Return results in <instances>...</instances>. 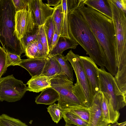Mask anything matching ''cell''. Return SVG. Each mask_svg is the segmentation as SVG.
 <instances>
[{"label": "cell", "mask_w": 126, "mask_h": 126, "mask_svg": "<svg viewBox=\"0 0 126 126\" xmlns=\"http://www.w3.org/2000/svg\"><path fill=\"white\" fill-rule=\"evenodd\" d=\"M78 9L82 15L104 53L105 67L113 76L117 71L114 28L112 19L87 6Z\"/></svg>", "instance_id": "6da1fadb"}, {"label": "cell", "mask_w": 126, "mask_h": 126, "mask_svg": "<svg viewBox=\"0 0 126 126\" xmlns=\"http://www.w3.org/2000/svg\"><path fill=\"white\" fill-rule=\"evenodd\" d=\"M68 30L70 37L83 48L95 63L105 68L106 62L103 50L78 8L68 13Z\"/></svg>", "instance_id": "7a4b0ae2"}, {"label": "cell", "mask_w": 126, "mask_h": 126, "mask_svg": "<svg viewBox=\"0 0 126 126\" xmlns=\"http://www.w3.org/2000/svg\"><path fill=\"white\" fill-rule=\"evenodd\" d=\"M79 56L71 50L65 57L71 63L76 77V83L73 87V92L83 105L88 108L92 105L95 97L80 61Z\"/></svg>", "instance_id": "3957f363"}, {"label": "cell", "mask_w": 126, "mask_h": 126, "mask_svg": "<svg viewBox=\"0 0 126 126\" xmlns=\"http://www.w3.org/2000/svg\"><path fill=\"white\" fill-rule=\"evenodd\" d=\"M114 28L117 72L126 71V14L110 1Z\"/></svg>", "instance_id": "277c9868"}, {"label": "cell", "mask_w": 126, "mask_h": 126, "mask_svg": "<svg viewBox=\"0 0 126 126\" xmlns=\"http://www.w3.org/2000/svg\"><path fill=\"white\" fill-rule=\"evenodd\" d=\"M97 70L100 91L107 94L114 109L119 111L126 105V95L119 89L113 76L105 68Z\"/></svg>", "instance_id": "5b68a950"}, {"label": "cell", "mask_w": 126, "mask_h": 126, "mask_svg": "<svg viewBox=\"0 0 126 126\" xmlns=\"http://www.w3.org/2000/svg\"><path fill=\"white\" fill-rule=\"evenodd\" d=\"M51 81V87L55 89L59 94L58 104L63 110L77 106H84L73 92V82L69 80L65 75L59 74L53 78Z\"/></svg>", "instance_id": "8992f818"}, {"label": "cell", "mask_w": 126, "mask_h": 126, "mask_svg": "<svg viewBox=\"0 0 126 126\" xmlns=\"http://www.w3.org/2000/svg\"><path fill=\"white\" fill-rule=\"evenodd\" d=\"M27 91L23 81L15 78L13 75L2 78L0 80V101L9 102L20 100Z\"/></svg>", "instance_id": "52a82bcc"}, {"label": "cell", "mask_w": 126, "mask_h": 126, "mask_svg": "<svg viewBox=\"0 0 126 126\" xmlns=\"http://www.w3.org/2000/svg\"><path fill=\"white\" fill-rule=\"evenodd\" d=\"M79 58L95 97L100 91L98 67L94 61L90 57L79 56Z\"/></svg>", "instance_id": "ba28073f"}, {"label": "cell", "mask_w": 126, "mask_h": 126, "mask_svg": "<svg viewBox=\"0 0 126 126\" xmlns=\"http://www.w3.org/2000/svg\"><path fill=\"white\" fill-rule=\"evenodd\" d=\"M35 23L31 11L24 8L16 11L15 16V32L17 39L20 41L25 34L28 28Z\"/></svg>", "instance_id": "9c48e42d"}, {"label": "cell", "mask_w": 126, "mask_h": 126, "mask_svg": "<svg viewBox=\"0 0 126 126\" xmlns=\"http://www.w3.org/2000/svg\"><path fill=\"white\" fill-rule=\"evenodd\" d=\"M54 9L55 7H50L42 0H31L28 5V10L32 12L36 23L39 26L43 25L52 16Z\"/></svg>", "instance_id": "30bf717a"}, {"label": "cell", "mask_w": 126, "mask_h": 126, "mask_svg": "<svg viewBox=\"0 0 126 126\" xmlns=\"http://www.w3.org/2000/svg\"><path fill=\"white\" fill-rule=\"evenodd\" d=\"M102 93L100 91L95 97L92 105L88 108L89 119L88 126H107L103 120L101 108Z\"/></svg>", "instance_id": "8fae6325"}, {"label": "cell", "mask_w": 126, "mask_h": 126, "mask_svg": "<svg viewBox=\"0 0 126 126\" xmlns=\"http://www.w3.org/2000/svg\"><path fill=\"white\" fill-rule=\"evenodd\" d=\"M101 92V108L104 121L109 126L110 125V124H116L118 123L117 121L120 117V113L119 111L114 109L111 101L107 94Z\"/></svg>", "instance_id": "7c38bea8"}, {"label": "cell", "mask_w": 126, "mask_h": 126, "mask_svg": "<svg viewBox=\"0 0 126 126\" xmlns=\"http://www.w3.org/2000/svg\"><path fill=\"white\" fill-rule=\"evenodd\" d=\"M46 58H29L22 60L19 66L27 70L32 77L38 76L42 73Z\"/></svg>", "instance_id": "4fadbf2b"}, {"label": "cell", "mask_w": 126, "mask_h": 126, "mask_svg": "<svg viewBox=\"0 0 126 126\" xmlns=\"http://www.w3.org/2000/svg\"><path fill=\"white\" fill-rule=\"evenodd\" d=\"M55 77H48L41 74L32 77L27 83L28 85L27 91L39 93L47 88L51 87V80Z\"/></svg>", "instance_id": "5bb4252c"}, {"label": "cell", "mask_w": 126, "mask_h": 126, "mask_svg": "<svg viewBox=\"0 0 126 126\" xmlns=\"http://www.w3.org/2000/svg\"><path fill=\"white\" fill-rule=\"evenodd\" d=\"M79 44L71 38L60 37L56 45L49 52L47 55L53 56L62 55L63 52L69 48L76 49Z\"/></svg>", "instance_id": "9a60e30c"}, {"label": "cell", "mask_w": 126, "mask_h": 126, "mask_svg": "<svg viewBox=\"0 0 126 126\" xmlns=\"http://www.w3.org/2000/svg\"><path fill=\"white\" fill-rule=\"evenodd\" d=\"M83 3L112 19V10L109 0H86Z\"/></svg>", "instance_id": "2e32d148"}, {"label": "cell", "mask_w": 126, "mask_h": 126, "mask_svg": "<svg viewBox=\"0 0 126 126\" xmlns=\"http://www.w3.org/2000/svg\"><path fill=\"white\" fill-rule=\"evenodd\" d=\"M58 92L51 87L47 88L42 91L35 98V102L37 104L51 105L58 101L59 98Z\"/></svg>", "instance_id": "e0dca14e"}, {"label": "cell", "mask_w": 126, "mask_h": 126, "mask_svg": "<svg viewBox=\"0 0 126 126\" xmlns=\"http://www.w3.org/2000/svg\"><path fill=\"white\" fill-rule=\"evenodd\" d=\"M62 69L57 60L53 56L47 55L41 74L48 77L55 76L61 74Z\"/></svg>", "instance_id": "ac0fdd59"}, {"label": "cell", "mask_w": 126, "mask_h": 126, "mask_svg": "<svg viewBox=\"0 0 126 126\" xmlns=\"http://www.w3.org/2000/svg\"><path fill=\"white\" fill-rule=\"evenodd\" d=\"M55 28L60 37H63V12L62 3L55 7L53 13L51 16Z\"/></svg>", "instance_id": "d6986e66"}, {"label": "cell", "mask_w": 126, "mask_h": 126, "mask_svg": "<svg viewBox=\"0 0 126 126\" xmlns=\"http://www.w3.org/2000/svg\"><path fill=\"white\" fill-rule=\"evenodd\" d=\"M58 61L61 67L62 71L60 74L65 75L70 80L74 81L73 68L63 55H57L53 56Z\"/></svg>", "instance_id": "ffe728a7"}, {"label": "cell", "mask_w": 126, "mask_h": 126, "mask_svg": "<svg viewBox=\"0 0 126 126\" xmlns=\"http://www.w3.org/2000/svg\"><path fill=\"white\" fill-rule=\"evenodd\" d=\"M63 118L65 122V126H88V123L74 113L63 110Z\"/></svg>", "instance_id": "44dd1931"}, {"label": "cell", "mask_w": 126, "mask_h": 126, "mask_svg": "<svg viewBox=\"0 0 126 126\" xmlns=\"http://www.w3.org/2000/svg\"><path fill=\"white\" fill-rule=\"evenodd\" d=\"M39 27L37 25L28 30L20 40L24 51L26 47L29 44L36 39L39 34Z\"/></svg>", "instance_id": "7402d4cb"}, {"label": "cell", "mask_w": 126, "mask_h": 126, "mask_svg": "<svg viewBox=\"0 0 126 126\" xmlns=\"http://www.w3.org/2000/svg\"><path fill=\"white\" fill-rule=\"evenodd\" d=\"M63 110L74 113L84 121L88 122L89 119L88 108L80 105L66 108Z\"/></svg>", "instance_id": "603a6c76"}, {"label": "cell", "mask_w": 126, "mask_h": 126, "mask_svg": "<svg viewBox=\"0 0 126 126\" xmlns=\"http://www.w3.org/2000/svg\"><path fill=\"white\" fill-rule=\"evenodd\" d=\"M53 121L57 124L63 117V110L58 104L54 103L50 105L47 108Z\"/></svg>", "instance_id": "cb8c5ba5"}, {"label": "cell", "mask_w": 126, "mask_h": 126, "mask_svg": "<svg viewBox=\"0 0 126 126\" xmlns=\"http://www.w3.org/2000/svg\"><path fill=\"white\" fill-rule=\"evenodd\" d=\"M49 50L54 33L55 27L51 16L49 17L43 25Z\"/></svg>", "instance_id": "d4e9b609"}, {"label": "cell", "mask_w": 126, "mask_h": 126, "mask_svg": "<svg viewBox=\"0 0 126 126\" xmlns=\"http://www.w3.org/2000/svg\"><path fill=\"white\" fill-rule=\"evenodd\" d=\"M27 126L18 119L11 117L4 114L0 115V126Z\"/></svg>", "instance_id": "484cf974"}, {"label": "cell", "mask_w": 126, "mask_h": 126, "mask_svg": "<svg viewBox=\"0 0 126 126\" xmlns=\"http://www.w3.org/2000/svg\"><path fill=\"white\" fill-rule=\"evenodd\" d=\"M25 51V55L29 58H41L38 49L36 39L26 46Z\"/></svg>", "instance_id": "4316f807"}, {"label": "cell", "mask_w": 126, "mask_h": 126, "mask_svg": "<svg viewBox=\"0 0 126 126\" xmlns=\"http://www.w3.org/2000/svg\"><path fill=\"white\" fill-rule=\"evenodd\" d=\"M61 2L63 12V37L70 38L68 32V13L66 0H62Z\"/></svg>", "instance_id": "83f0119b"}, {"label": "cell", "mask_w": 126, "mask_h": 126, "mask_svg": "<svg viewBox=\"0 0 126 126\" xmlns=\"http://www.w3.org/2000/svg\"><path fill=\"white\" fill-rule=\"evenodd\" d=\"M5 50L6 53V64L7 66L8 67L11 65L19 66L22 61L20 56L7 50Z\"/></svg>", "instance_id": "f1b7e54d"}, {"label": "cell", "mask_w": 126, "mask_h": 126, "mask_svg": "<svg viewBox=\"0 0 126 126\" xmlns=\"http://www.w3.org/2000/svg\"><path fill=\"white\" fill-rule=\"evenodd\" d=\"M8 67L6 64V53L5 50L0 45V80L6 73Z\"/></svg>", "instance_id": "f546056e"}, {"label": "cell", "mask_w": 126, "mask_h": 126, "mask_svg": "<svg viewBox=\"0 0 126 126\" xmlns=\"http://www.w3.org/2000/svg\"><path fill=\"white\" fill-rule=\"evenodd\" d=\"M39 34L43 46L45 53L47 56L48 54L49 50L47 40L43 25L39 26Z\"/></svg>", "instance_id": "4dcf8cb0"}, {"label": "cell", "mask_w": 126, "mask_h": 126, "mask_svg": "<svg viewBox=\"0 0 126 126\" xmlns=\"http://www.w3.org/2000/svg\"><path fill=\"white\" fill-rule=\"evenodd\" d=\"M126 14V0H109Z\"/></svg>", "instance_id": "1f68e13d"}, {"label": "cell", "mask_w": 126, "mask_h": 126, "mask_svg": "<svg viewBox=\"0 0 126 126\" xmlns=\"http://www.w3.org/2000/svg\"><path fill=\"white\" fill-rule=\"evenodd\" d=\"M79 0H66L68 13L78 8Z\"/></svg>", "instance_id": "d6a6232c"}, {"label": "cell", "mask_w": 126, "mask_h": 126, "mask_svg": "<svg viewBox=\"0 0 126 126\" xmlns=\"http://www.w3.org/2000/svg\"><path fill=\"white\" fill-rule=\"evenodd\" d=\"M37 42V46L38 51L41 58H46L43 45L41 42L40 37L38 34L36 38Z\"/></svg>", "instance_id": "836d02e7"}, {"label": "cell", "mask_w": 126, "mask_h": 126, "mask_svg": "<svg viewBox=\"0 0 126 126\" xmlns=\"http://www.w3.org/2000/svg\"><path fill=\"white\" fill-rule=\"evenodd\" d=\"M60 37V36L57 33V30L55 28L54 33L52 38L51 44L49 50V51L51 50L57 44Z\"/></svg>", "instance_id": "e575fe53"}, {"label": "cell", "mask_w": 126, "mask_h": 126, "mask_svg": "<svg viewBox=\"0 0 126 126\" xmlns=\"http://www.w3.org/2000/svg\"><path fill=\"white\" fill-rule=\"evenodd\" d=\"M15 6L16 11L21 10L24 7L21 0H12Z\"/></svg>", "instance_id": "d590c367"}, {"label": "cell", "mask_w": 126, "mask_h": 126, "mask_svg": "<svg viewBox=\"0 0 126 126\" xmlns=\"http://www.w3.org/2000/svg\"><path fill=\"white\" fill-rule=\"evenodd\" d=\"M47 4L48 5L55 7L61 3L62 0H47Z\"/></svg>", "instance_id": "8d00e7d4"}, {"label": "cell", "mask_w": 126, "mask_h": 126, "mask_svg": "<svg viewBox=\"0 0 126 126\" xmlns=\"http://www.w3.org/2000/svg\"><path fill=\"white\" fill-rule=\"evenodd\" d=\"M31 0H21L24 8L28 10V5Z\"/></svg>", "instance_id": "74e56055"}, {"label": "cell", "mask_w": 126, "mask_h": 126, "mask_svg": "<svg viewBox=\"0 0 126 126\" xmlns=\"http://www.w3.org/2000/svg\"><path fill=\"white\" fill-rule=\"evenodd\" d=\"M126 122H124L123 123H117L116 124V125H117L118 126H125L126 125Z\"/></svg>", "instance_id": "f35d334b"}, {"label": "cell", "mask_w": 126, "mask_h": 126, "mask_svg": "<svg viewBox=\"0 0 126 126\" xmlns=\"http://www.w3.org/2000/svg\"><path fill=\"white\" fill-rule=\"evenodd\" d=\"M117 74H119V73H117Z\"/></svg>", "instance_id": "ab89813d"}, {"label": "cell", "mask_w": 126, "mask_h": 126, "mask_svg": "<svg viewBox=\"0 0 126 126\" xmlns=\"http://www.w3.org/2000/svg\"><path fill=\"white\" fill-rule=\"evenodd\" d=\"M117 73H119V72H117Z\"/></svg>", "instance_id": "60d3db41"}, {"label": "cell", "mask_w": 126, "mask_h": 126, "mask_svg": "<svg viewBox=\"0 0 126 126\" xmlns=\"http://www.w3.org/2000/svg\"></svg>", "instance_id": "b9f144b4"}, {"label": "cell", "mask_w": 126, "mask_h": 126, "mask_svg": "<svg viewBox=\"0 0 126 126\" xmlns=\"http://www.w3.org/2000/svg\"></svg>", "instance_id": "7bdbcfd3"}]
</instances>
